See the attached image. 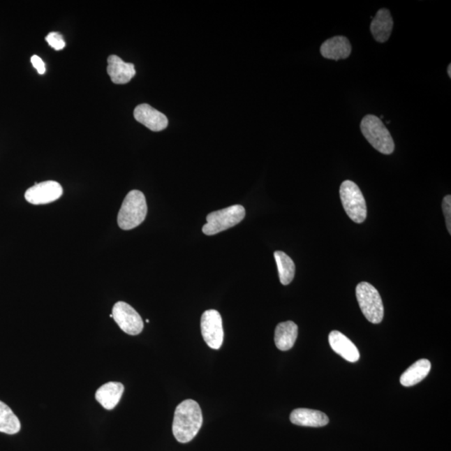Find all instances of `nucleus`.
<instances>
[{
	"label": "nucleus",
	"mask_w": 451,
	"mask_h": 451,
	"mask_svg": "<svg viewBox=\"0 0 451 451\" xmlns=\"http://www.w3.org/2000/svg\"><path fill=\"white\" fill-rule=\"evenodd\" d=\"M202 413L198 403L186 399L178 405L172 424V432L180 443L193 441L202 425Z\"/></svg>",
	"instance_id": "obj_1"
},
{
	"label": "nucleus",
	"mask_w": 451,
	"mask_h": 451,
	"mask_svg": "<svg viewBox=\"0 0 451 451\" xmlns=\"http://www.w3.org/2000/svg\"><path fill=\"white\" fill-rule=\"evenodd\" d=\"M147 214V200L138 190L131 191L123 201L117 216L119 227L131 230L144 222Z\"/></svg>",
	"instance_id": "obj_2"
},
{
	"label": "nucleus",
	"mask_w": 451,
	"mask_h": 451,
	"mask_svg": "<svg viewBox=\"0 0 451 451\" xmlns=\"http://www.w3.org/2000/svg\"><path fill=\"white\" fill-rule=\"evenodd\" d=\"M360 128L366 140L374 149L383 154H392L394 151L392 135L380 118L368 114L362 120Z\"/></svg>",
	"instance_id": "obj_3"
},
{
	"label": "nucleus",
	"mask_w": 451,
	"mask_h": 451,
	"mask_svg": "<svg viewBox=\"0 0 451 451\" xmlns=\"http://www.w3.org/2000/svg\"><path fill=\"white\" fill-rule=\"evenodd\" d=\"M245 215V208L241 205H233L212 212L207 216V223L203 226L202 232L208 236L215 235L235 227L244 219Z\"/></svg>",
	"instance_id": "obj_4"
},
{
	"label": "nucleus",
	"mask_w": 451,
	"mask_h": 451,
	"mask_svg": "<svg viewBox=\"0 0 451 451\" xmlns=\"http://www.w3.org/2000/svg\"><path fill=\"white\" fill-rule=\"evenodd\" d=\"M340 198L344 210L356 223L364 222L367 216V207L360 187L352 181H344L340 186Z\"/></svg>",
	"instance_id": "obj_5"
},
{
	"label": "nucleus",
	"mask_w": 451,
	"mask_h": 451,
	"mask_svg": "<svg viewBox=\"0 0 451 451\" xmlns=\"http://www.w3.org/2000/svg\"><path fill=\"white\" fill-rule=\"evenodd\" d=\"M356 297L365 318L372 323H381L384 318V305L377 289L370 283H360L356 288Z\"/></svg>",
	"instance_id": "obj_6"
},
{
	"label": "nucleus",
	"mask_w": 451,
	"mask_h": 451,
	"mask_svg": "<svg viewBox=\"0 0 451 451\" xmlns=\"http://www.w3.org/2000/svg\"><path fill=\"white\" fill-rule=\"evenodd\" d=\"M201 330L204 341L212 350H219L223 346L224 331L223 319L216 310H207L201 319Z\"/></svg>",
	"instance_id": "obj_7"
},
{
	"label": "nucleus",
	"mask_w": 451,
	"mask_h": 451,
	"mask_svg": "<svg viewBox=\"0 0 451 451\" xmlns=\"http://www.w3.org/2000/svg\"><path fill=\"white\" fill-rule=\"evenodd\" d=\"M114 320L123 332L130 335H138L144 329V323L140 314L125 302H118L112 309Z\"/></svg>",
	"instance_id": "obj_8"
},
{
	"label": "nucleus",
	"mask_w": 451,
	"mask_h": 451,
	"mask_svg": "<svg viewBox=\"0 0 451 451\" xmlns=\"http://www.w3.org/2000/svg\"><path fill=\"white\" fill-rule=\"evenodd\" d=\"M63 195V188L57 182L47 181L37 183L24 194L27 201L33 205H45L57 201Z\"/></svg>",
	"instance_id": "obj_9"
},
{
	"label": "nucleus",
	"mask_w": 451,
	"mask_h": 451,
	"mask_svg": "<svg viewBox=\"0 0 451 451\" xmlns=\"http://www.w3.org/2000/svg\"><path fill=\"white\" fill-rule=\"evenodd\" d=\"M134 117L140 124L147 126L152 131H156V133L163 131L168 126V117L148 104L136 106L134 110Z\"/></svg>",
	"instance_id": "obj_10"
},
{
	"label": "nucleus",
	"mask_w": 451,
	"mask_h": 451,
	"mask_svg": "<svg viewBox=\"0 0 451 451\" xmlns=\"http://www.w3.org/2000/svg\"><path fill=\"white\" fill-rule=\"evenodd\" d=\"M108 61V73L114 84H127L135 75V69L133 64L126 63L122 61L117 55H110Z\"/></svg>",
	"instance_id": "obj_11"
},
{
	"label": "nucleus",
	"mask_w": 451,
	"mask_h": 451,
	"mask_svg": "<svg viewBox=\"0 0 451 451\" xmlns=\"http://www.w3.org/2000/svg\"><path fill=\"white\" fill-rule=\"evenodd\" d=\"M332 350L351 363L360 360V352L354 343L339 331H332L329 336Z\"/></svg>",
	"instance_id": "obj_12"
},
{
	"label": "nucleus",
	"mask_w": 451,
	"mask_h": 451,
	"mask_svg": "<svg viewBox=\"0 0 451 451\" xmlns=\"http://www.w3.org/2000/svg\"><path fill=\"white\" fill-rule=\"evenodd\" d=\"M293 424L306 427H323L330 422L329 417L325 413L309 408H297L290 415Z\"/></svg>",
	"instance_id": "obj_13"
},
{
	"label": "nucleus",
	"mask_w": 451,
	"mask_h": 451,
	"mask_svg": "<svg viewBox=\"0 0 451 451\" xmlns=\"http://www.w3.org/2000/svg\"><path fill=\"white\" fill-rule=\"evenodd\" d=\"M124 390L120 382L106 383L97 390L96 399L105 410L112 411L120 402Z\"/></svg>",
	"instance_id": "obj_14"
},
{
	"label": "nucleus",
	"mask_w": 451,
	"mask_h": 451,
	"mask_svg": "<svg viewBox=\"0 0 451 451\" xmlns=\"http://www.w3.org/2000/svg\"><path fill=\"white\" fill-rule=\"evenodd\" d=\"M394 27V21L390 12L387 8H381L377 12L370 25L372 35L380 43H385L390 39Z\"/></svg>",
	"instance_id": "obj_15"
},
{
	"label": "nucleus",
	"mask_w": 451,
	"mask_h": 451,
	"mask_svg": "<svg viewBox=\"0 0 451 451\" xmlns=\"http://www.w3.org/2000/svg\"><path fill=\"white\" fill-rule=\"evenodd\" d=\"M352 46L350 40L344 36H335L323 42L320 52L323 57L330 59H347L351 54Z\"/></svg>",
	"instance_id": "obj_16"
},
{
	"label": "nucleus",
	"mask_w": 451,
	"mask_h": 451,
	"mask_svg": "<svg viewBox=\"0 0 451 451\" xmlns=\"http://www.w3.org/2000/svg\"><path fill=\"white\" fill-rule=\"evenodd\" d=\"M299 334V327L295 323L287 321L280 323L276 327L274 341L279 350L288 351L295 346Z\"/></svg>",
	"instance_id": "obj_17"
},
{
	"label": "nucleus",
	"mask_w": 451,
	"mask_h": 451,
	"mask_svg": "<svg viewBox=\"0 0 451 451\" xmlns=\"http://www.w3.org/2000/svg\"><path fill=\"white\" fill-rule=\"evenodd\" d=\"M431 364L428 360L422 359L416 361L408 367L401 377V384L411 387L419 384L431 371Z\"/></svg>",
	"instance_id": "obj_18"
},
{
	"label": "nucleus",
	"mask_w": 451,
	"mask_h": 451,
	"mask_svg": "<svg viewBox=\"0 0 451 451\" xmlns=\"http://www.w3.org/2000/svg\"><path fill=\"white\" fill-rule=\"evenodd\" d=\"M274 258L278 266L281 283L288 285L295 279V265L292 258L282 251H276Z\"/></svg>",
	"instance_id": "obj_19"
},
{
	"label": "nucleus",
	"mask_w": 451,
	"mask_h": 451,
	"mask_svg": "<svg viewBox=\"0 0 451 451\" xmlns=\"http://www.w3.org/2000/svg\"><path fill=\"white\" fill-rule=\"evenodd\" d=\"M21 429L20 421L6 404L0 401V432L15 435Z\"/></svg>",
	"instance_id": "obj_20"
},
{
	"label": "nucleus",
	"mask_w": 451,
	"mask_h": 451,
	"mask_svg": "<svg viewBox=\"0 0 451 451\" xmlns=\"http://www.w3.org/2000/svg\"><path fill=\"white\" fill-rule=\"evenodd\" d=\"M47 43L55 50H61L66 47L63 36L58 32H51L45 37Z\"/></svg>",
	"instance_id": "obj_21"
},
{
	"label": "nucleus",
	"mask_w": 451,
	"mask_h": 451,
	"mask_svg": "<svg viewBox=\"0 0 451 451\" xmlns=\"http://www.w3.org/2000/svg\"><path fill=\"white\" fill-rule=\"evenodd\" d=\"M443 211L445 218L446 227L448 232L451 234V197L450 195H446L443 200Z\"/></svg>",
	"instance_id": "obj_22"
},
{
	"label": "nucleus",
	"mask_w": 451,
	"mask_h": 451,
	"mask_svg": "<svg viewBox=\"0 0 451 451\" xmlns=\"http://www.w3.org/2000/svg\"><path fill=\"white\" fill-rule=\"evenodd\" d=\"M31 61L33 66L37 70L38 73L40 75H44L45 73V65L40 57H38V55H33Z\"/></svg>",
	"instance_id": "obj_23"
},
{
	"label": "nucleus",
	"mask_w": 451,
	"mask_h": 451,
	"mask_svg": "<svg viewBox=\"0 0 451 451\" xmlns=\"http://www.w3.org/2000/svg\"><path fill=\"white\" fill-rule=\"evenodd\" d=\"M448 72V75H449L450 78L451 77V65H449Z\"/></svg>",
	"instance_id": "obj_24"
}]
</instances>
